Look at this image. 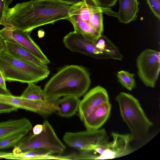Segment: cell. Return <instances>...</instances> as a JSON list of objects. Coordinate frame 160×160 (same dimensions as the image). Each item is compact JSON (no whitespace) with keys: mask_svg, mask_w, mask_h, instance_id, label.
Masks as SVG:
<instances>
[{"mask_svg":"<svg viewBox=\"0 0 160 160\" xmlns=\"http://www.w3.org/2000/svg\"><path fill=\"white\" fill-rule=\"evenodd\" d=\"M80 100L74 96H64L59 99V109L57 112L59 116L68 118L74 115L78 111Z\"/></svg>","mask_w":160,"mask_h":160,"instance_id":"2e32d148","label":"cell"},{"mask_svg":"<svg viewBox=\"0 0 160 160\" xmlns=\"http://www.w3.org/2000/svg\"><path fill=\"white\" fill-rule=\"evenodd\" d=\"M64 3L72 4H78L82 2L84 0H53Z\"/></svg>","mask_w":160,"mask_h":160,"instance_id":"4dcf8cb0","label":"cell"},{"mask_svg":"<svg viewBox=\"0 0 160 160\" xmlns=\"http://www.w3.org/2000/svg\"><path fill=\"white\" fill-rule=\"evenodd\" d=\"M27 134L25 132L16 133L0 141V150L15 147L23 137Z\"/></svg>","mask_w":160,"mask_h":160,"instance_id":"603a6c76","label":"cell"},{"mask_svg":"<svg viewBox=\"0 0 160 160\" xmlns=\"http://www.w3.org/2000/svg\"><path fill=\"white\" fill-rule=\"evenodd\" d=\"M113 141H108L87 151L90 159H112L128 155L134 151L130 144L133 140L130 134H122L112 132Z\"/></svg>","mask_w":160,"mask_h":160,"instance_id":"8992f818","label":"cell"},{"mask_svg":"<svg viewBox=\"0 0 160 160\" xmlns=\"http://www.w3.org/2000/svg\"><path fill=\"white\" fill-rule=\"evenodd\" d=\"M119 8L118 12L110 8H102V12L117 18L119 22L127 24L136 20L139 11L137 0H118Z\"/></svg>","mask_w":160,"mask_h":160,"instance_id":"7c38bea8","label":"cell"},{"mask_svg":"<svg viewBox=\"0 0 160 160\" xmlns=\"http://www.w3.org/2000/svg\"><path fill=\"white\" fill-rule=\"evenodd\" d=\"M43 128L42 124L36 125L32 128L33 134L35 135H37L40 133L42 132Z\"/></svg>","mask_w":160,"mask_h":160,"instance_id":"f546056e","label":"cell"},{"mask_svg":"<svg viewBox=\"0 0 160 160\" xmlns=\"http://www.w3.org/2000/svg\"><path fill=\"white\" fill-rule=\"evenodd\" d=\"M135 74L124 70L118 71L117 76L118 82L127 90L131 91L136 87Z\"/></svg>","mask_w":160,"mask_h":160,"instance_id":"7402d4cb","label":"cell"},{"mask_svg":"<svg viewBox=\"0 0 160 160\" xmlns=\"http://www.w3.org/2000/svg\"><path fill=\"white\" fill-rule=\"evenodd\" d=\"M111 109L109 101L97 107L83 121L87 129L93 130L100 128L108 118Z\"/></svg>","mask_w":160,"mask_h":160,"instance_id":"4fadbf2b","label":"cell"},{"mask_svg":"<svg viewBox=\"0 0 160 160\" xmlns=\"http://www.w3.org/2000/svg\"><path fill=\"white\" fill-rule=\"evenodd\" d=\"M62 41L65 47L73 52L80 53L98 59L111 58L109 55L97 47L96 43L87 40L74 31L66 35Z\"/></svg>","mask_w":160,"mask_h":160,"instance_id":"30bf717a","label":"cell"},{"mask_svg":"<svg viewBox=\"0 0 160 160\" xmlns=\"http://www.w3.org/2000/svg\"><path fill=\"white\" fill-rule=\"evenodd\" d=\"M115 100L118 103L121 117L131 132L133 140H139L147 134L153 123L148 118L139 101L132 95L121 92Z\"/></svg>","mask_w":160,"mask_h":160,"instance_id":"277c9868","label":"cell"},{"mask_svg":"<svg viewBox=\"0 0 160 160\" xmlns=\"http://www.w3.org/2000/svg\"><path fill=\"white\" fill-rule=\"evenodd\" d=\"M0 102L13 106L34 112V101L23 98L20 96L0 93Z\"/></svg>","mask_w":160,"mask_h":160,"instance_id":"ac0fdd59","label":"cell"},{"mask_svg":"<svg viewBox=\"0 0 160 160\" xmlns=\"http://www.w3.org/2000/svg\"><path fill=\"white\" fill-rule=\"evenodd\" d=\"M91 83L89 73L85 68L78 65H66L50 79L43 90L47 98L58 99L68 96L79 98L86 93Z\"/></svg>","mask_w":160,"mask_h":160,"instance_id":"7a4b0ae2","label":"cell"},{"mask_svg":"<svg viewBox=\"0 0 160 160\" xmlns=\"http://www.w3.org/2000/svg\"><path fill=\"white\" fill-rule=\"evenodd\" d=\"M0 69L6 81L36 83L50 73L47 66H42L21 60L6 52L0 58Z\"/></svg>","mask_w":160,"mask_h":160,"instance_id":"3957f363","label":"cell"},{"mask_svg":"<svg viewBox=\"0 0 160 160\" xmlns=\"http://www.w3.org/2000/svg\"><path fill=\"white\" fill-rule=\"evenodd\" d=\"M0 93L1 94H8V95H11L12 94L10 92V91H6L3 89H2L0 88Z\"/></svg>","mask_w":160,"mask_h":160,"instance_id":"1f68e13d","label":"cell"},{"mask_svg":"<svg viewBox=\"0 0 160 160\" xmlns=\"http://www.w3.org/2000/svg\"><path fill=\"white\" fill-rule=\"evenodd\" d=\"M49 150L44 148L34 149L14 154L7 152L3 158L17 160H41L47 155H52Z\"/></svg>","mask_w":160,"mask_h":160,"instance_id":"e0dca14e","label":"cell"},{"mask_svg":"<svg viewBox=\"0 0 160 160\" xmlns=\"http://www.w3.org/2000/svg\"><path fill=\"white\" fill-rule=\"evenodd\" d=\"M6 51V48L5 41L0 36V58Z\"/></svg>","mask_w":160,"mask_h":160,"instance_id":"83f0119b","label":"cell"},{"mask_svg":"<svg viewBox=\"0 0 160 160\" xmlns=\"http://www.w3.org/2000/svg\"><path fill=\"white\" fill-rule=\"evenodd\" d=\"M31 32L22 31L14 26L4 27L0 30V36L5 41L18 44L30 52L42 62L49 64L50 61L32 39Z\"/></svg>","mask_w":160,"mask_h":160,"instance_id":"9c48e42d","label":"cell"},{"mask_svg":"<svg viewBox=\"0 0 160 160\" xmlns=\"http://www.w3.org/2000/svg\"><path fill=\"white\" fill-rule=\"evenodd\" d=\"M109 101L108 93L104 88L98 86L92 88L80 100L78 111L81 120L83 121L97 107Z\"/></svg>","mask_w":160,"mask_h":160,"instance_id":"8fae6325","label":"cell"},{"mask_svg":"<svg viewBox=\"0 0 160 160\" xmlns=\"http://www.w3.org/2000/svg\"><path fill=\"white\" fill-rule=\"evenodd\" d=\"M0 88L7 91H9L7 88L6 84L5 79L0 69Z\"/></svg>","mask_w":160,"mask_h":160,"instance_id":"f1b7e54d","label":"cell"},{"mask_svg":"<svg viewBox=\"0 0 160 160\" xmlns=\"http://www.w3.org/2000/svg\"><path fill=\"white\" fill-rule=\"evenodd\" d=\"M13 0H5L6 6L7 8H8L9 5L11 3Z\"/></svg>","mask_w":160,"mask_h":160,"instance_id":"d6a6232c","label":"cell"},{"mask_svg":"<svg viewBox=\"0 0 160 160\" xmlns=\"http://www.w3.org/2000/svg\"><path fill=\"white\" fill-rule=\"evenodd\" d=\"M8 8L6 7L5 0H0V25H2L6 16V12Z\"/></svg>","mask_w":160,"mask_h":160,"instance_id":"4316f807","label":"cell"},{"mask_svg":"<svg viewBox=\"0 0 160 160\" xmlns=\"http://www.w3.org/2000/svg\"><path fill=\"white\" fill-rule=\"evenodd\" d=\"M102 8H110L114 6L118 0H95Z\"/></svg>","mask_w":160,"mask_h":160,"instance_id":"d4e9b609","label":"cell"},{"mask_svg":"<svg viewBox=\"0 0 160 160\" xmlns=\"http://www.w3.org/2000/svg\"><path fill=\"white\" fill-rule=\"evenodd\" d=\"M88 23L99 33L102 34L103 32V14L102 8L98 5L93 8Z\"/></svg>","mask_w":160,"mask_h":160,"instance_id":"44dd1931","label":"cell"},{"mask_svg":"<svg viewBox=\"0 0 160 160\" xmlns=\"http://www.w3.org/2000/svg\"><path fill=\"white\" fill-rule=\"evenodd\" d=\"M74 5L53 0H31L8 8L6 15L16 28L31 32L38 27L66 20Z\"/></svg>","mask_w":160,"mask_h":160,"instance_id":"6da1fadb","label":"cell"},{"mask_svg":"<svg viewBox=\"0 0 160 160\" xmlns=\"http://www.w3.org/2000/svg\"><path fill=\"white\" fill-rule=\"evenodd\" d=\"M18 109L15 106L0 102V113H10Z\"/></svg>","mask_w":160,"mask_h":160,"instance_id":"484cf974","label":"cell"},{"mask_svg":"<svg viewBox=\"0 0 160 160\" xmlns=\"http://www.w3.org/2000/svg\"><path fill=\"white\" fill-rule=\"evenodd\" d=\"M6 152H0V158H3V157L5 154Z\"/></svg>","mask_w":160,"mask_h":160,"instance_id":"836d02e7","label":"cell"},{"mask_svg":"<svg viewBox=\"0 0 160 160\" xmlns=\"http://www.w3.org/2000/svg\"><path fill=\"white\" fill-rule=\"evenodd\" d=\"M43 129L40 134H33L23 137L14 147V154L34 149L44 148L50 151L52 154H61L66 147L57 135L51 125L47 120L42 124Z\"/></svg>","mask_w":160,"mask_h":160,"instance_id":"5b68a950","label":"cell"},{"mask_svg":"<svg viewBox=\"0 0 160 160\" xmlns=\"http://www.w3.org/2000/svg\"><path fill=\"white\" fill-rule=\"evenodd\" d=\"M147 3L155 16L160 19V0H147Z\"/></svg>","mask_w":160,"mask_h":160,"instance_id":"cb8c5ba5","label":"cell"},{"mask_svg":"<svg viewBox=\"0 0 160 160\" xmlns=\"http://www.w3.org/2000/svg\"><path fill=\"white\" fill-rule=\"evenodd\" d=\"M20 96L33 101L44 100L47 99L45 97L43 90L41 87L34 82L28 83L27 87Z\"/></svg>","mask_w":160,"mask_h":160,"instance_id":"ffe728a7","label":"cell"},{"mask_svg":"<svg viewBox=\"0 0 160 160\" xmlns=\"http://www.w3.org/2000/svg\"><path fill=\"white\" fill-rule=\"evenodd\" d=\"M96 45L100 49L109 55L111 58L119 60L122 59L123 56L118 48L103 34L96 42Z\"/></svg>","mask_w":160,"mask_h":160,"instance_id":"d6986e66","label":"cell"},{"mask_svg":"<svg viewBox=\"0 0 160 160\" xmlns=\"http://www.w3.org/2000/svg\"><path fill=\"white\" fill-rule=\"evenodd\" d=\"M32 129V123L26 118L1 122L0 141L16 133L25 132L28 134Z\"/></svg>","mask_w":160,"mask_h":160,"instance_id":"5bb4252c","label":"cell"},{"mask_svg":"<svg viewBox=\"0 0 160 160\" xmlns=\"http://www.w3.org/2000/svg\"><path fill=\"white\" fill-rule=\"evenodd\" d=\"M5 42L6 52L13 57L40 66H47L22 47L10 42L5 41Z\"/></svg>","mask_w":160,"mask_h":160,"instance_id":"9a60e30c","label":"cell"},{"mask_svg":"<svg viewBox=\"0 0 160 160\" xmlns=\"http://www.w3.org/2000/svg\"><path fill=\"white\" fill-rule=\"evenodd\" d=\"M64 142L69 146L81 151H89L108 141V137L104 129L87 130L78 132H66L63 137Z\"/></svg>","mask_w":160,"mask_h":160,"instance_id":"ba28073f","label":"cell"},{"mask_svg":"<svg viewBox=\"0 0 160 160\" xmlns=\"http://www.w3.org/2000/svg\"><path fill=\"white\" fill-rule=\"evenodd\" d=\"M138 74L146 86L154 88L158 79L160 70V53L150 49L143 51L136 59Z\"/></svg>","mask_w":160,"mask_h":160,"instance_id":"52a82bcc","label":"cell"}]
</instances>
